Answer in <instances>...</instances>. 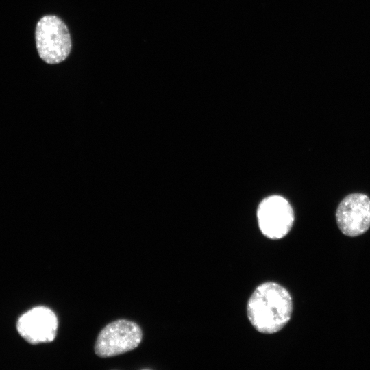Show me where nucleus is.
<instances>
[{"label":"nucleus","mask_w":370,"mask_h":370,"mask_svg":"<svg viewBox=\"0 0 370 370\" xmlns=\"http://www.w3.org/2000/svg\"><path fill=\"white\" fill-rule=\"evenodd\" d=\"M336 220L341 232L345 236L356 237L370 227V198L363 193H352L339 203Z\"/></svg>","instance_id":"5"},{"label":"nucleus","mask_w":370,"mask_h":370,"mask_svg":"<svg viewBox=\"0 0 370 370\" xmlns=\"http://www.w3.org/2000/svg\"><path fill=\"white\" fill-rule=\"evenodd\" d=\"M35 38L39 56L48 64L64 61L71 50V39L65 23L58 16L46 15L37 23Z\"/></svg>","instance_id":"2"},{"label":"nucleus","mask_w":370,"mask_h":370,"mask_svg":"<svg viewBox=\"0 0 370 370\" xmlns=\"http://www.w3.org/2000/svg\"><path fill=\"white\" fill-rule=\"evenodd\" d=\"M293 301L289 292L275 282H265L253 292L247 306L248 319L254 328L264 334H273L289 321Z\"/></svg>","instance_id":"1"},{"label":"nucleus","mask_w":370,"mask_h":370,"mask_svg":"<svg viewBox=\"0 0 370 370\" xmlns=\"http://www.w3.org/2000/svg\"><path fill=\"white\" fill-rule=\"evenodd\" d=\"M58 321L55 312L46 306H36L24 313L18 320V334L28 343L38 344L53 341Z\"/></svg>","instance_id":"6"},{"label":"nucleus","mask_w":370,"mask_h":370,"mask_svg":"<svg viewBox=\"0 0 370 370\" xmlns=\"http://www.w3.org/2000/svg\"><path fill=\"white\" fill-rule=\"evenodd\" d=\"M142 338V330L136 323L125 319L116 320L99 332L95 352L102 358L120 355L136 348Z\"/></svg>","instance_id":"3"},{"label":"nucleus","mask_w":370,"mask_h":370,"mask_svg":"<svg viewBox=\"0 0 370 370\" xmlns=\"http://www.w3.org/2000/svg\"><path fill=\"white\" fill-rule=\"evenodd\" d=\"M257 219L262 233L271 239L284 237L294 222V212L289 202L278 195L269 196L260 204Z\"/></svg>","instance_id":"4"}]
</instances>
